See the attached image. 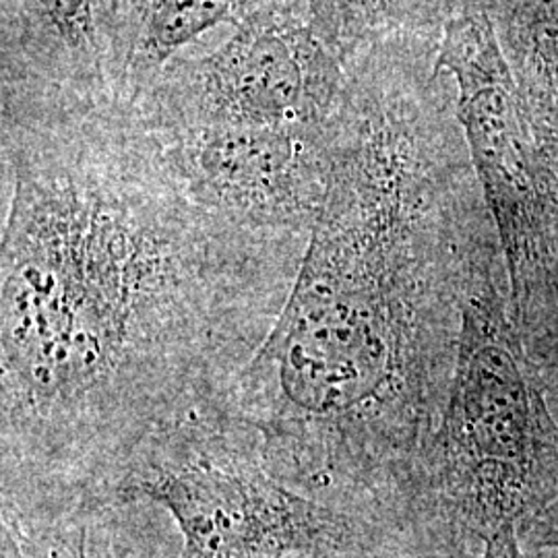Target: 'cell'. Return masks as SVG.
I'll list each match as a JSON object with an SVG mask.
<instances>
[{"label": "cell", "instance_id": "6da1fadb", "mask_svg": "<svg viewBox=\"0 0 558 558\" xmlns=\"http://www.w3.org/2000/svg\"><path fill=\"white\" fill-rule=\"evenodd\" d=\"M2 500L100 513L141 445L257 354L306 246L201 209L133 106L0 119Z\"/></svg>", "mask_w": 558, "mask_h": 558}, {"label": "cell", "instance_id": "7a4b0ae2", "mask_svg": "<svg viewBox=\"0 0 558 558\" xmlns=\"http://www.w3.org/2000/svg\"><path fill=\"white\" fill-rule=\"evenodd\" d=\"M329 131L299 278L218 403L279 480L410 539L482 260L439 112L354 89Z\"/></svg>", "mask_w": 558, "mask_h": 558}, {"label": "cell", "instance_id": "3957f363", "mask_svg": "<svg viewBox=\"0 0 558 558\" xmlns=\"http://www.w3.org/2000/svg\"><path fill=\"white\" fill-rule=\"evenodd\" d=\"M558 495V424L523 336L484 263L465 300L458 359L422 493L424 532L490 538Z\"/></svg>", "mask_w": 558, "mask_h": 558}, {"label": "cell", "instance_id": "277c9868", "mask_svg": "<svg viewBox=\"0 0 558 558\" xmlns=\"http://www.w3.org/2000/svg\"><path fill=\"white\" fill-rule=\"evenodd\" d=\"M140 502L174 519L179 558H393L405 550L379 523L279 480L257 435L218 401L145 440L104 511Z\"/></svg>", "mask_w": 558, "mask_h": 558}, {"label": "cell", "instance_id": "5b68a950", "mask_svg": "<svg viewBox=\"0 0 558 558\" xmlns=\"http://www.w3.org/2000/svg\"><path fill=\"white\" fill-rule=\"evenodd\" d=\"M437 71L458 83V120L499 226L519 331H558V218L532 151L509 69L486 15L459 9L440 34Z\"/></svg>", "mask_w": 558, "mask_h": 558}, {"label": "cell", "instance_id": "8992f818", "mask_svg": "<svg viewBox=\"0 0 558 558\" xmlns=\"http://www.w3.org/2000/svg\"><path fill=\"white\" fill-rule=\"evenodd\" d=\"M345 81V60L306 0L242 23L220 48L172 60L133 108L149 129L323 126Z\"/></svg>", "mask_w": 558, "mask_h": 558}, {"label": "cell", "instance_id": "52a82bcc", "mask_svg": "<svg viewBox=\"0 0 558 558\" xmlns=\"http://www.w3.org/2000/svg\"><path fill=\"white\" fill-rule=\"evenodd\" d=\"M147 131L201 209L251 236L308 246L333 170L329 122Z\"/></svg>", "mask_w": 558, "mask_h": 558}, {"label": "cell", "instance_id": "ba28073f", "mask_svg": "<svg viewBox=\"0 0 558 558\" xmlns=\"http://www.w3.org/2000/svg\"><path fill=\"white\" fill-rule=\"evenodd\" d=\"M122 100V0H0V119Z\"/></svg>", "mask_w": 558, "mask_h": 558}, {"label": "cell", "instance_id": "9c48e42d", "mask_svg": "<svg viewBox=\"0 0 558 558\" xmlns=\"http://www.w3.org/2000/svg\"><path fill=\"white\" fill-rule=\"evenodd\" d=\"M288 0H122V100L137 101L191 44Z\"/></svg>", "mask_w": 558, "mask_h": 558}, {"label": "cell", "instance_id": "30bf717a", "mask_svg": "<svg viewBox=\"0 0 558 558\" xmlns=\"http://www.w3.org/2000/svg\"><path fill=\"white\" fill-rule=\"evenodd\" d=\"M325 38L352 60L371 48L414 41L439 25L451 0H306Z\"/></svg>", "mask_w": 558, "mask_h": 558}, {"label": "cell", "instance_id": "8fae6325", "mask_svg": "<svg viewBox=\"0 0 558 558\" xmlns=\"http://www.w3.org/2000/svg\"><path fill=\"white\" fill-rule=\"evenodd\" d=\"M66 523L34 518L2 500L0 558H62Z\"/></svg>", "mask_w": 558, "mask_h": 558}, {"label": "cell", "instance_id": "7c38bea8", "mask_svg": "<svg viewBox=\"0 0 558 558\" xmlns=\"http://www.w3.org/2000/svg\"><path fill=\"white\" fill-rule=\"evenodd\" d=\"M64 558H120L108 527L100 521V513L83 519L71 550Z\"/></svg>", "mask_w": 558, "mask_h": 558}, {"label": "cell", "instance_id": "4fadbf2b", "mask_svg": "<svg viewBox=\"0 0 558 558\" xmlns=\"http://www.w3.org/2000/svg\"><path fill=\"white\" fill-rule=\"evenodd\" d=\"M523 532L536 546L558 548V495L523 527Z\"/></svg>", "mask_w": 558, "mask_h": 558}, {"label": "cell", "instance_id": "5bb4252c", "mask_svg": "<svg viewBox=\"0 0 558 558\" xmlns=\"http://www.w3.org/2000/svg\"><path fill=\"white\" fill-rule=\"evenodd\" d=\"M482 558H525L519 548L518 527L507 525L484 539Z\"/></svg>", "mask_w": 558, "mask_h": 558}, {"label": "cell", "instance_id": "9a60e30c", "mask_svg": "<svg viewBox=\"0 0 558 558\" xmlns=\"http://www.w3.org/2000/svg\"><path fill=\"white\" fill-rule=\"evenodd\" d=\"M527 4L539 29L558 41V0H527Z\"/></svg>", "mask_w": 558, "mask_h": 558}]
</instances>
